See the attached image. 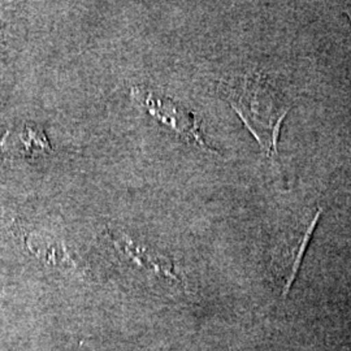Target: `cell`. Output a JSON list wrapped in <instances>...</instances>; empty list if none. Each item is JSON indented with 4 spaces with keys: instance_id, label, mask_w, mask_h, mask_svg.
<instances>
[{
    "instance_id": "cell-1",
    "label": "cell",
    "mask_w": 351,
    "mask_h": 351,
    "mask_svg": "<svg viewBox=\"0 0 351 351\" xmlns=\"http://www.w3.org/2000/svg\"><path fill=\"white\" fill-rule=\"evenodd\" d=\"M132 97L146 108L154 119L160 121L165 126H169L177 134L182 136L190 142L201 146L206 150L213 151L204 137L202 136L201 128L197 121L195 114L180 106L175 101L160 97L152 91L142 88H133Z\"/></svg>"
},
{
    "instance_id": "cell-2",
    "label": "cell",
    "mask_w": 351,
    "mask_h": 351,
    "mask_svg": "<svg viewBox=\"0 0 351 351\" xmlns=\"http://www.w3.org/2000/svg\"><path fill=\"white\" fill-rule=\"evenodd\" d=\"M322 213H323V210L316 211L311 223L307 224L306 229L300 234V237L294 241V245L289 246L288 250L284 252V256L280 261V263L282 264L280 268V272L282 275V281H284L282 298H287L291 285L295 281L297 275L301 269L302 261H303L306 250L310 245V241L314 236L315 228L317 226L319 219L322 217Z\"/></svg>"
}]
</instances>
